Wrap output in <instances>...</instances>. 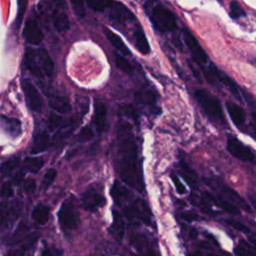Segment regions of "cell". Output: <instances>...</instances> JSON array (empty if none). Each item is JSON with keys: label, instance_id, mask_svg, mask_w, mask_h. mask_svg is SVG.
<instances>
[{"label": "cell", "instance_id": "6da1fadb", "mask_svg": "<svg viewBox=\"0 0 256 256\" xmlns=\"http://www.w3.org/2000/svg\"><path fill=\"white\" fill-rule=\"evenodd\" d=\"M116 169L122 181L129 187L142 192L144 182L138 156V147L132 126L126 121H119L116 132Z\"/></svg>", "mask_w": 256, "mask_h": 256}, {"label": "cell", "instance_id": "7a4b0ae2", "mask_svg": "<svg viewBox=\"0 0 256 256\" xmlns=\"http://www.w3.org/2000/svg\"><path fill=\"white\" fill-rule=\"evenodd\" d=\"M23 64L32 74L39 78L50 77L54 73V63L43 48H29L25 51Z\"/></svg>", "mask_w": 256, "mask_h": 256}, {"label": "cell", "instance_id": "3957f363", "mask_svg": "<svg viewBox=\"0 0 256 256\" xmlns=\"http://www.w3.org/2000/svg\"><path fill=\"white\" fill-rule=\"evenodd\" d=\"M144 8H149L145 10L153 27L160 33L173 32L177 28L176 17L174 13L169 10L164 5L154 2L152 5L146 3Z\"/></svg>", "mask_w": 256, "mask_h": 256}, {"label": "cell", "instance_id": "277c9868", "mask_svg": "<svg viewBox=\"0 0 256 256\" xmlns=\"http://www.w3.org/2000/svg\"><path fill=\"white\" fill-rule=\"evenodd\" d=\"M195 98L205 114L212 120L225 122L220 101L208 91L198 89L195 91Z\"/></svg>", "mask_w": 256, "mask_h": 256}, {"label": "cell", "instance_id": "5b68a950", "mask_svg": "<svg viewBox=\"0 0 256 256\" xmlns=\"http://www.w3.org/2000/svg\"><path fill=\"white\" fill-rule=\"evenodd\" d=\"M79 214L72 199L65 200L58 210V220L64 232L75 230L78 226Z\"/></svg>", "mask_w": 256, "mask_h": 256}, {"label": "cell", "instance_id": "8992f818", "mask_svg": "<svg viewBox=\"0 0 256 256\" xmlns=\"http://www.w3.org/2000/svg\"><path fill=\"white\" fill-rule=\"evenodd\" d=\"M125 217L132 223L140 222L149 225L151 222V213L147 203L143 199H136L124 209Z\"/></svg>", "mask_w": 256, "mask_h": 256}, {"label": "cell", "instance_id": "52a82bcc", "mask_svg": "<svg viewBox=\"0 0 256 256\" xmlns=\"http://www.w3.org/2000/svg\"><path fill=\"white\" fill-rule=\"evenodd\" d=\"M182 36L195 63L199 65L201 68L206 67L208 63V56L206 51L202 48V46L196 39V37L188 28L182 29Z\"/></svg>", "mask_w": 256, "mask_h": 256}, {"label": "cell", "instance_id": "ba28073f", "mask_svg": "<svg viewBox=\"0 0 256 256\" xmlns=\"http://www.w3.org/2000/svg\"><path fill=\"white\" fill-rule=\"evenodd\" d=\"M21 88L29 109L39 112L43 107V100L35 85L29 79L25 78L21 80Z\"/></svg>", "mask_w": 256, "mask_h": 256}, {"label": "cell", "instance_id": "9c48e42d", "mask_svg": "<svg viewBox=\"0 0 256 256\" xmlns=\"http://www.w3.org/2000/svg\"><path fill=\"white\" fill-rule=\"evenodd\" d=\"M82 206L85 210L95 212L105 204V197L97 188L89 187L82 195Z\"/></svg>", "mask_w": 256, "mask_h": 256}, {"label": "cell", "instance_id": "30bf717a", "mask_svg": "<svg viewBox=\"0 0 256 256\" xmlns=\"http://www.w3.org/2000/svg\"><path fill=\"white\" fill-rule=\"evenodd\" d=\"M227 150L228 152L234 156L235 158L241 160V161H245V162H250L252 160H254L255 155L252 152V150L250 148H248L247 146H245L243 143H241L238 139L236 138H229L227 140Z\"/></svg>", "mask_w": 256, "mask_h": 256}, {"label": "cell", "instance_id": "8fae6325", "mask_svg": "<svg viewBox=\"0 0 256 256\" xmlns=\"http://www.w3.org/2000/svg\"><path fill=\"white\" fill-rule=\"evenodd\" d=\"M110 9L109 11V18L117 23L123 24L128 21H133L135 20L134 14L122 3L120 2H113V4L108 8Z\"/></svg>", "mask_w": 256, "mask_h": 256}, {"label": "cell", "instance_id": "7c38bea8", "mask_svg": "<svg viewBox=\"0 0 256 256\" xmlns=\"http://www.w3.org/2000/svg\"><path fill=\"white\" fill-rule=\"evenodd\" d=\"M23 37L26 40V42L32 45H38L42 42L43 32L36 20L28 19L25 22L23 29Z\"/></svg>", "mask_w": 256, "mask_h": 256}, {"label": "cell", "instance_id": "4fadbf2b", "mask_svg": "<svg viewBox=\"0 0 256 256\" xmlns=\"http://www.w3.org/2000/svg\"><path fill=\"white\" fill-rule=\"evenodd\" d=\"M0 128L3 129L12 138H17L22 133L20 120L5 115H0Z\"/></svg>", "mask_w": 256, "mask_h": 256}, {"label": "cell", "instance_id": "5bb4252c", "mask_svg": "<svg viewBox=\"0 0 256 256\" xmlns=\"http://www.w3.org/2000/svg\"><path fill=\"white\" fill-rule=\"evenodd\" d=\"M135 99L138 103L149 106L150 109L153 111L154 114H156V108L157 107V93L155 90L145 87L138 90L135 94Z\"/></svg>", "mask_w": 256, "mask_h": 256}, {"label": "cell", "instance_id": "9a60e30c", "mask_svg": "<svg viewBox=\"0 0 256 256\" xmlns=\"http://www.w3.org/2000/svg\"><path fill=\"white\" fill-rule=\"evenodd\" d=\"M216 75H217L218 83H221L222 85H224V86L230 91V93H231L237 100L243 101V97H242L243 92H242L241 89L239 88L237 83H236L231 77H229L227 74H225L223 71L219 70L218 68H217V71H216Z\"/></svg>", "mask_w": 256, "mask_h": 256}, {"label": "cell", "instance_id": "2e32d148", "mask_svg": "<svg viewBox=\"0 0 256 256\" xmlns=\"http://www.w3.org/2000/svg\"><path fill=\"white\" fill-rule=\"evenodd\" d=\"M38 240V233H32L21 240L20 246L12 251H9L5 256H31L30 250L34 247Z\"/></svg>", "mask_w": 256, "mask_h": 256}, {"label": "cell", "instance_id": "e0dca14e", "mask_svg": "<svg viewBox=\"0 0 256 256\" xmlns=\"http://www.w3.org/2000/svg\"><path fill=\"white\" fill-rule=\"evenodd\" d=\"M94 124L99 133H102L106 127L107 120V108L103 102L100 100H95L94 102Z\"/></svg>", "mask_w": 256, "mask_h": 256}, {"label": "cell", "instance_id": "ac0fdd59", "mask_svg": "<svg viewBox=\"0 0 256 256\" xmlns=\"http://www.w3.org/2000/svg\"><path fill=\"white\" fill-rule=\"evenodd\" d=\"M133 38H134V44L136 49L143 55H148L151 51L150 44L148 42V39L145 35V32L141 25L137 24L133 31Z\"/></svg>", "mask_w": 256, "mask_h": 256}, {"label": "cell", "instance_id": "d6986e66", "mask_svg": "<svg viewBox=\"0 0 256 256\" xmlns=\"http://www.w3.org/2000/svg\"><path fill=\"white\" fill-rule=\"evenodd\" d=\"M104 34L107 38V40L109 41V43L117 50V52L119 54H121L122 56H131V51L128 48V46L124 43V41L121 39V37L119 35H117L116 33H114L112 30H110L109 28H104Z\"/></svg>", "mask_w": 256, "mask_h": 256}, {"label": "cell", "instance_id": "ffe728a7", "mask_svg": "<svg viewBox=\"0 0 256 256\" xmlns=\"http://www.w3.org/2000/svg\"><path fill=\"white\" fill-rule=\"evenodd\" d=\"M51 144V140L50 137L48 135V133L43 132V131H39L33 139V144L31 147V154L32 155H37L40 154L44 151H46L49 146Z\"/></svg>", "mask_w": 256, "mask_h": 256}, {"label": "cell", "instance_id": "44dd1931", "mask_svg": "<svg viewBox=\"0 0 256 256\" xmlns=\"http://www.w3.org/2000/svg\"><path fill=\"white\" fill-rule=\"evenodd\" d=\"M112 217H113V221L109 228V231L116 240L122 241V239L124 237V233H125L124 219H123L122 215L118 211H115V210H113Z\"/></svg>", "mask_w": 256, "mask_h": 256}, {"label": "cell", "instance_id": "7402d4cb", "mask_svg": "<svg viewBox=\"0 0 256 256\" xmlns=\"http://www.w3.org/2000/svg\"><path fill=\"white\" fill-rule=\"evenodd\" d=\"M226 108L228 111V114L231 118V120L233 121V123L240 127L241 125L244 124L245 119H246V115H245V111L243 110V108L241 106H239L238 104L228 101L226 102Z\"/></svg>", "mask_w": 256, "mask_h": 256}, {"label": "cell", "instance_id": "603a6c76", "mask_svg": "<svg viewBox=\"0 0 256 256\" xmlns=\"http://www.w3.org/2000/svg\"><path fill=\"white\" fill-rule=\"evenodd\" d=\"M49 105L51 106V108L59 113H66L71 109L68 98L57 94L49 95Z\"/></svg>", "mask_w": 256, "mask_h": 256}, {"label": "cell", "instance_id": "cb8c5ba5", "mask_svg": "<svg viewBox=\"0 0 256 256\" xmlns=\"http://www.w3.org/2000/svg\"><path fill=\"white\" fill-rule=\"evenodd\" d=\"M110 193H111V196H112L114 202L117 205L123 204V202H125L129 197L128 189L125 188V186L121 182H119L118 180H116L113 183Z\"/></svg>", "mask_w": 256, "mask_h": 256}, {"label": "cell", "instance_id": "d4e9b609", "mask_svg": "<svg viewBox=\"0 0 256 256\" xmlns=\"http://www.w3.org/2000/svg\"><path fill=\"white\" fill-rule=\"evenodd\" d=\"M52 21L55 29L60 33L66 32L70 28L69 19L63 11L55 10L52 14Z\"/></svg>", "mask_w": 256, "mask_h": 256}, {"label": "cell", "instance_id": "484cf974", "mask_svg": "<svg viewBox=\"0 0 256 256\" xmlns=\"http://www.w3.org/2000/svg\"><path fill=\"white\" fill-rule=\"evenodd\" d=\"M205 195H206V198H208L210 201H212L215 205L219 206L222 210L230 213V214H239V209L236 205L232 204L231 202L221 198V197H215L213 196L212 194L208 193V192H205Z\"/></svg>", "mask_w": 256, "mask_h": 256}, {"label": "cell", "instance_id": "4316f807", "mask_svg": "<svg viewBox=\"0 0 256 256\" xmlns=\"http://www.w3.org/2000/svg\"><path fill=\"white\" fill-rule=\"evenodd\" d=\"M49 215H50V208L44 204L39 203L34 207L31 217L36 223L43 225L47 223L49 219Z\"/></svg>", "mask_w": 256, "mask_h": 256}, {"label": "cell", "instance_id": "83f0119b", "mask_svg": "<svg viewBox=\"0 0 256 256\" xmlns=\"http://www.w3.org/2000/svg\"><path fill=\"white\" fill-rule=\"evenodd\" d=\"M16 207H10L6 203L0 202V227H6L9 225L12 215H16Z\"/></svg>", "mask_w": 256, "mask_h": 256}, {"label": "cell", "instance_id": "f1b7e54d", "mask_svg": "<svg viewBox=\"0 0 256 256\" xmlns=\"http://www.w3.org/2000/svg\"><path fill=\"white\" fill-rule=\"evenodd\" d=\"M44 165V159L41 157H27L22 165L24 171H29L31 173H37L40 171Z\"/></svg>", "mask_w": 256, "mask_h": 256}, {"label": "cell", "instance_id": "f546056e", "mask_svg": "<svg viewBox=\"0 0 256 256\" xmlns=\"http://www.w3.org/2000/svg\"><path fill=\"white\" fill-rule=\"evenodd\" d=\"M85 1L93 11L103 12L113 4L114 0H85Z\"/></svg>", "mask_w": 256, "mask_h": 256}, {"label": "cell", "instance_id": "4dcf8cb0", "mask_svg": "<svg viewBox=\"0 0 256 256\" xmlns=\"http://www.w3.org/2000/svg\"><path fill=\"white\" fill-rule=\"evenodd\" d=\"M19 157H12L5 162L2 163V165L0 166V173L4 176H7L13 172V170L19 165Z\"/></svg>", "mask_w": 256, "mask_h": 256}, {"label": "cell", "instance_id": "1f68e13d", "mask_svg": "<svg viewBox=\"0 0 256 256\" xmlns=\"http://www.w3.org/2000/svg\"><path fill=\"white\" fill-rule=\"evenodd\" d=\"M234 251L238 256H256V251L251 246V244H248L246 241L243 240H241L239 244H237Z\"/></svg>", "mask_w": 256, "mask_h": 256}, {"label": "cell", "instance_id": "d6a6232c", "mask_svg": "<svg viewBox=\"0 0 256 256\" xmlns=\"http://www.w3.org/2000/svg\"><path fill=\"white\" fill-rule=\"evenodd\" d=\"M27 5H28V0H17V14L15 18V27L17 29L20 28L23 22Z\"/></svg>", "mask_w": 256, "mask_h": 256}, {"label": "cell", "instance_id": "836d02e7", "mask_svg": "<svg viewBox=\"0 0 256 256\" xmlns=\"http://www.w3.org/2000/svg\"><path fill=\"white\" fill-rule=\"evenodd\" d=\"M229 15L232 19L237 20L242 17H245L246 13L238 1H236V0H232V1H230L229 3Z\"/></svg>", "mask_w": 256, "mask_h": 256}, {"label": "cell", "instance_id": "e575fe53", "mask_svg": "<svg viewBox=\"0 0 256 256\" xmlns=\"http://www.w3.org/2000/svg\"><path fill=\"white\" fill-rule=\"evenodd\" d=\"M114 59H115V64L118 69H120L122 72H124L126 74L132 73L133 68H132L131 64L129 63V61L124 56H122L119 53H114Z\"/></svg>", "mask_w": 256, "mask_h": 256}, {"label": "cell", "instance_id": "d590c367", "mask_svg": "<svg viewBox=\"0 0 256 256\" xmlns=\"http://www.w3.org/2000/svg\"><path fill=\"white\" fill-rule=\"evenodd\" d=\"M57 176V171L54 169V168H50L48 169L46 173L44 174L43 176V180H42V188L44 190L48 189L49 186L54 182L55 178Z\"/></svg>", "mask_w": 256, "mask_h": 256}, {"label": "cell", "instance_id": "8d00e7d4", "mask_svg": "<svg viewBox=\"0 0 256 256\" xmlns=\"http://www.w3.org/2000/svg\"><path fill=\"white\" fill-rule=\"evenodd\" d=\"M73 10L78 17H83L85 15L84 0H70Z\"/></svg>", "mask_w": 256, "mask_h": 256}, {"label": "cell", "instance_id": "74e56055", "mask_svg": "<svg viewBox=\"0 0 256 256\" xmlns=\"http://www.w3.org/2000/svg\"><path fill=\"white\" fill-rule=\"evenodd\" d=\"M93 135H94L93 131L91 130L90 127H84L80 130V132L77 136V139L80 142H85V141L90 140L93 137Z\"/></svg>", "mask_w": 256, "mask_h": 256}, {"label": "cell", "instance_id": "f35d334b", "mask_svg": "<svg viewBox=\"0 0 256 256\" xmlns=\"http://www.w3.org/2000/svg\"><path fill=\"white\" fill-rule=\"evenodd\" d=\"M63 250L54 246L46 245L41 253V256H62Z\"/></svg>", "mask_w": 256, "mask_h": 256}, {"label": "cell", "instance_id": "ab89813d", "mask_svg": "<svg viewBox=\"0 0 256 256\" xmlns=\"http://www.w3.org/2000/svg\"><path fill=\"white\" fill-rule=\"evenodd\" d=\"M226 223H227L228 225H230L231 227H233L234 229L240 231V232H243V233H249V232H250L249 228H248L246 225H244L243 223H241V222H239V221H237V220H234V219H226Z\"/></svg>", "mask_w": 256, "mask_h": 256}, {"label": "cell", "instance_id": "60d3db41", "mask_svg": "<svg viewBox=\"0 0 256 256\" xmlns=\"http://www.w3.org/2000/svg\"><path fill=\"white\" fill-rule=\"evenodd\" d=\"M49 128L51 129H57L59 127H63L64 124H63V119L61 116H58V115H55V114H52L49 118V124H48Z\"/></svg>", "mask_w": 256, "mask_h": 256}, {"label": "cell", "instance_id": "b9f144b4", "mask_svg": "<svg viewBox=\"0 0 256 256\" xmlns=\"http://www.w3.org/2000/svg\"><path fill=\"white\" fill-rule=\"evenodd\" d=\"M120 111H122L126 116L132 118V120L137 122L138 116H137V113H136L135 109L132 106H130V105H123V106L120 107Z\"/></svg>", "mask_w": 256, "mask_h": 256}, {"label": "cell", "instance_id": "7bdbcfd3", "mask_svg": "<svg viewBox=\"0 0 256 256\" xmlns=\"http://www.w3.org/2000/svg\"><path fill=\"white\" fill-rule=\"evenodd\" d=\"M172 181L174 183V186L176 188V191L178 194L180 195H184L187 193V190L185 188V186L183 185V183L180 181L179 177H177L176 175H172Z\"/></svg>", "mask_w": 256, "mask_h": 256}, {"label": "cell", "instance_id": "ee69618b", "mask_svg": "<svg viewBox=\"0 0 256 256\" xmlns=\"http://www.w3.org/2000/svg\"><path fill=\"white\" fill-rule=\"evenodd\" d=\"M23 189L27 194H31L36 190V181L33 178H28L24 181Z\"/></svg>", "mask_w": 256, "mask_h": 256}, {"label": "cell", "instance_id": "f6af8a7d", "mask_svg": "<svg viewBox=\"0 0 256 256\" xmlns=\"http://www.w3.org/2000/svg\"><path fill=\"white\" fill-rule=\"evenodd\" d=\"M180 217L185 220V221H189V222H192V221H197L200 219V216L192 211H186V212H183L180 214Z\"/></svg>", "mask_w": 256, "mask_h": 256}, {"label": "cell", "instance_id": "bcb514c9", "mask_svg": "<svg viewBox=\"0 0 256 256\" xmlns=\"http://www.w3.org/2000/svg\"><path fill=\"white\" fill-rule=\"evenodd\" d=\"M1 195L4 197H11L13 195V188L10 182H6L1 187Z\"/></svg>", "mask_w": 256, "mask_h": 256}, {"label": "cell", "instance_id": "7dc6e473", "mask_svg": "<svg viewBox=\"0 0 256 256\" xmlns=\"http://www.w3.org/2000/svg\"><path fill=\"white\" fill-rule=\"evenodd\" d=\"M24 173H25V171L21 168L18 172H16L15 176L13 177V181L12 182L14 184H19L24 179Z\"/></svg>", "mask_w": 256, "mask_h": 256}, {"label": "cell", "instance_id": "c3c4849f", "mask_svg": "<svg viewBox=\"0 0 256 256\" xmlns=\"http://www.w3.org/2000/svg\"><path fill=\"white\" fill-rule=\"evenodd\" d=\"M249 198H250V201L252 202V204H253L254 208L256 209V196H255V195H250V196H249Z\"/></svg>", "mask_w": 256, "mask_h": 256}, {"label": "cell", "instance_id": "681fc988", "mask_svg": "<svg viewBox=\"0 0 256 256\" xmlns=\"http://www.w3.org/2000/svg\"><path fill=\"white\" fill-rule=\"evenodd\" d=\"M53 2L58 6L64 5V0H53Z\"/></svg>", "mask_w": 256, "mask_h": 256}, {"label": "cell", "instance_id": "f907efd6", "mask_svg": "<svg viewBox=\"0 0 256 256\" xmlns=\"http://www.w3.org/2000/svg\"><path fill=\"white\" fill-rule=\"evenodd\" d=\"M188 256H203V254L200 251H193Z\"/></svg>", "mask_w": 256, "mask_h": 256}, {"label": "cell", "instance_id": "816d5d0a", "mask_svg": "<svg viewBox=\"0 0 256 256\" xmlns=\"http://www.w3.org/2000/svg\"><path fill=\"white\" fill-rule=\"evenodd\" d=\"M251 242H252V247H253L254 250L256 251V240H255V239H251Z\"/></svg>", "mask_w": 256, "mask_h": 256}, {"label": "cell", "instance_id": "f5cc1de1", "mask_svg": "<svg viewBox=\"0 0 256 256\" xmlns=\"http://www.w3.org/2000/svg\"><path fill=\"white\" fill-rule=\"evenodd\" d=\"M252 119H253V122H254V124H255V126H256V112H254V113H252Z\"/></svg>", "mask_w": 256, "mask_h": 256}, {"label": "cell", "instance_id": "db71d44e", "mask_svg": "<svg viewBox=\"0 0 256 256\" xmlns=\"http://www.w3.org/2000/svg\"><path fill=\"white\" fill-rule=\"evenodd\" d=\"M250 63H251L252 65L256 66V57H255V58H252V59L250 60Z\"/></svg>", "mask_w": 256, "mask_h": 256}, {"label": "cell", "instance_id": "11a10c76", "mask_svg": "<svg viewBox=\"0 0 256 256\" xmlns=\"http://www.w3.org/2000/svg\"><path fill=\"white\" fill-rule=\"evenodd\" d=\"M208 256H219V255H216V254H209Z\"/></svg>", "mask_w": 256, "mask_h": 256}]
</instances>
